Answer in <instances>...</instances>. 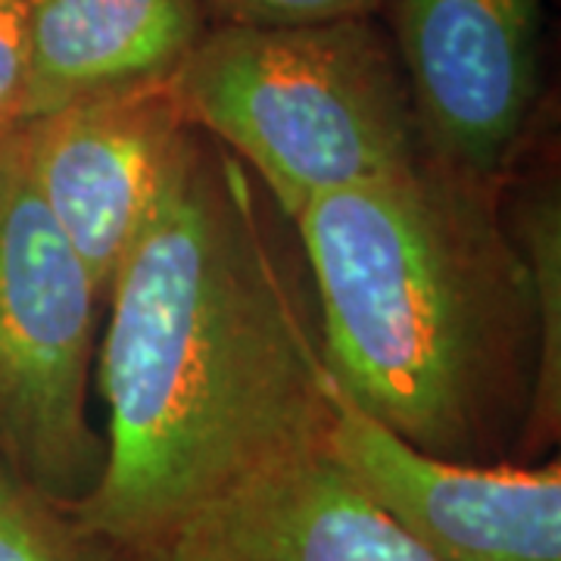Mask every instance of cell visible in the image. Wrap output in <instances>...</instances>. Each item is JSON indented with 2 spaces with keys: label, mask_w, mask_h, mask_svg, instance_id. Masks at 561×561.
<instances>
[{
  "label": "cell",
  "mask_w": 561,
  "mask_h": 561,
  "mask_svg": "<svg viewBox=\"0 0 561 561\" xmlns=\"http://www.w3.org/2000/svg\"><path fill=\"white\" fill-rule=\"evenodd\" d=\"M138 561H150V559H138Z\"/></svg>",
  "instance_id": "15"
},
{
  "label": "cell",
  "mask_w": 561,
  "mask_h": 561,
  "mask_svg": "<svg viewBox=\"0 0 561 561\" xmlns=\"http://www.w3.org/2000/svg\"><path fill=\"white\" fill-rule=\"evenodd\" d=\"M101 290L54 225L22 157L0 147V459L66 508L103 474L106 440L88 419Z\"/></svg>",
  "instance_id": "4"
},
{
  "label": "cell",
  "mask_w": 561,
  "mask_h": 561,
  "mask_svg": "<svg viewBox=\"0 0 561 561\" xmlns=\"http://www.w3.org/2000/svg\"><path fill=\"white\" fill-rule=\"evenodd\" d=\"M213 25L294 28L381 16L383 0H203Z\"/></svg>",
  "instance_id": "12"
},
{
  "label": "cell",
  "mask_w": 561,
  "mask_h": 561,
  "mask_svg": "<svg viewBox=\"0 0 561 561\" xmlns=\"http://www.w3.org/2000/svg\"><path fill=\"white\" fill-rule=\"evenodd\" d=\"M0 561H135L0 459Z\"/></svg>",
  "instance_id": "11"
},
{
  "label": "cell",
  "mask_w": 561,
  "mask_h": 561,
  "mask_svg": "<svg viewBox=\"0 0 561 561\" xmlns=\"http://www.w3.org/2000/svg\"><path fill=\"white\" fill-rule=\"evenodd\" d=\"M25 106V13L22 0H0V135L22 125Z\"/></svg>",
  "instance_id": "13"
},
{
  "label": "cell",
  "mask_w": 561,
  "mask_h": 561,
  "mask_svg": "<svg viewBox=\"0 0 561 561\" xmlns=\"http://www.w3.org/2000/svg\"><path fill=\"white\" fill-rule=\"evenodd\" d=\"M106 302V459L72 515L138 561L228 483L321 440L328 368L250 172L197 128Z\"/></svg>",
  "instance_id": "1"
},
{
  "label": "cell",
  "mask_w": 561,
  "mask_h": 561,
  "mask_svg": "<svg viewBox=\"0 0 561 561\" xmlns=\"http://www.w3.org/2000/svg\"><path fill=\"white\" fill-rule=\"evenodd\" d=\"M144 559L431 561L346 478L324 440L280 453L228 483Z\"/></svg>",
  "instance_id": "8"
},
{
  "label": "cell",
  "mask_w": 561,
  "mask_h": 561,
  "mask_svg": "<svg viewBox=\"0 0 561 561\" xmlns=\"http://www.w3.org/2000/svg\"><path fill=\"white\" fill-rule=\"evenodd\" d=\"M3 138H7V135H0V147H3Z\"/></svg>",
  "instance_id": "14"
},
{
  "label": "cell",
  "mask_w": 561,
  "mask_h": 561,
  "mask_svg": "<svg viewBox=\"0 0 561 561\" xmlns=\"http://www.w3.org/2000/svg\"><path fill=\"white\" fill-rule=\"evenodd\" d=\"M324 449L431 561H561V465L427 456L328 375Z\"/></svg>",
  "instance_id": "6"
},
{
  "label": "cell",
  "mask_w": 561,
  "mask_h": 561,
  "mask_svg": "<svg viewBox=\"0 0 561 561\" xmlns=\"http://www.w3.org/2000/svg\"><path fill=\"white\" fill-rule=\"evenodd\" d=\"M187 131L169 84L69 103L20 125L32 184L103 300Z\"/></svg>",
  "instance_id": "7"
},
{
  "label": "cell",
  "mask_w": 561,
  "mask_h": 561,
  "mask_svg": "<svg viewBox=\"0 0 561 561\" xmlns=\"http://www.w3.org/2000/svg\"><path fill=\"white\" fill-rule=\"evenodd\" d=\"M22 125L69 103L169 84L206 28L203 0H22Z\"/></svg>",
  "instance_id": "9"
},
{
  "label": "cell",
  "mask_w": 561,
  "mask_h": 561,
  "mask_svg": "<svg viewBox=\"0 0 561 561\" xmlns=\"http://www.w3.org/2000/svg\"><path fill=\"white\" fill-rule=\"evenodd\" d=\"M424 160L502 184L540 106L546 0H383Z\"/></svg>",
  "instance_id": "5"
},
{
  "label": "cell",
  "mask_w": 561,
  "mask_h": 561,
  "mask_svg": "<svg viewBox=\"0 0 561 561\" xmlns=\"http://www.w3.org/2000/svg\"><path fill=\"white\" fill-rule=\"evenodd\" d=\"M500 197L421 160L294 221L331 381L400 440L471 465H518L540 350Z\"/></svg>",
  "instance_id": "2"
},
{
  "label": "cell",
  "mask_w": 561,
  "mask_h": 561,
  "mask_svg": "<svg viewBox=\"0 0 561 561\" xmlns=\"http://www.w3.org/2000/svg\"><path fill=\"white\" fill-rule=\"evenodd\" d=\"M169 91L184 122L253 172L290 221L319 197L424 160L381 16L209 25Z\"/></svg>",
  "instance_id": "3"
},
{
  "label": "cell",
  "mask_w": 561,
  "mask_h": 561,
  "mask_svg": "<svg viewBox=\"0 0 561 561\" xmlns=\"http://www.w3.org/2000/svg\"><path fill=\"white\" fill-rule=\"evenodd\" d=\"M508 228L518 241L537 306V378L518 465H534L556 446L561 427V197L556 181L542 179L522 191Z\"/></svg>",
  "instance_id": "10"
}]
</instances>
